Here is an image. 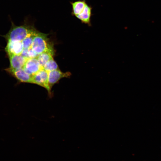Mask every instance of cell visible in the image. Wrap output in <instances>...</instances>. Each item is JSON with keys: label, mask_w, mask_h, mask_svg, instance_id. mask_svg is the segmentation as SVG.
Masks as SVG:
<instances>
[{"label": "cell", "mask_w": 161, "mask_h": 161, "mask_svg": "<svg viewBox=\"0 0 161 161\" xmlns=\"http://www.w3.org/2000/svg\"><path fill=\"white\" fill-rule=\"evenodd\" d=\"M71 73L69 72H64L59 69L48 72V85L50 89L61 78L70 77Z\"/></svg>", "instance_id": "cell-4"}, {"label": "cell", "mask_w": 161, "mask_h": 161, "mask_svg": "<svg viewBox=\"0 0 161 161\" xmlns=\"http://www.w3.org/2000/svg\"><path fill=\"white\" fill-rule=\"evenodd\" d=\"M37 31L32 26L24 24L17 26L12 22L11 28L5 37L7 41H22L27 36Z\"/></svg>", "instance_id": "cell-1"}, {"label": "cell", "mask_w": 161, "mask_h": 161, "mask_svg": "<svg viewBox=\"0 0 161 161\" xmlns=\"http://www.w3.org/2000/svg\"><path fill=\"white\" fill-rule=\"evenodd\" d=\"M38 31L32 33L27 36L21 42L24 49L31 47L33 38Z\"/></svg>", "instance_id": "cell-14"}, {"label": "cell", "mask_w": 161, "mask_h": 161, "mask_svg": "<svg viewBox=\"0 0 161 161\" xmlns=\"http://www.w3.org/2000/svg\"><path fill=\"white\" fill-rule=\"evenodd\" d=\"M23 68L26 72L31 76L43 69L37 58L27 59Z\"/></svg>", "instance_id": "cell-5"}, {"label": "cell", "mask_w": 161, "mask_h": 161, "mask_svg": "<svg viewBox=\"0 0 161 161\" xmlns=\"http://www.w3.org/2000/svg\"><path fill=\"white\" fill-rule=\"evenodd\" d=\"M48 34L38 31L34 37L31 46L38 55L47 51H54L53 46L47 37Z\"/></svg>", "instance_id": "cell-2"}, {"label": "cell", "mask_w": 161, "mask_h": 161, "mask_svg": "<svg viewBox=\"0 0 161 161\" xmlns=\"http://www.w3.org/2000/svg\"><path fill=\"white\" fill-rule=\"evenodd\" d=\"M32 83L38 85L46 89L49 96H52L51 90L48 85V72L44 69L32 76Z\"/></svg>", "instance_id": "cell-3"}, {"label": "cell", "mask_w": 161, "mask_h": 161, "mask_svg": "<svg viewBox=\"0 0 161 161\" xmlns=\"http://www.w3.org/2000/svg\"><path fill=\"white\" fill-rule=\"evenodd\" d=\"M92 7L87 3L82 13L76 17L80 20L82 23L91 26L92 25L91 18L92 15Z\"/></svg>", "instance_id": "cell-8"}, {"label": "cell", "mask_w": 161, "mask_h": 161, "mask_svg": "<svg viewBox=\"0 0 161 161\" xmlns=\"http://www.w3.org/2000/svg\"><path fill=\"white\" fill-rule=\"evenodd\" d=\"M23 49L21 41H8L5 50L9 56L20 55Z\"/></svg>", "instance_id": "cell-7"}, {"label": "cell", "mask_w": 161, "mask_h": 161, "mask_svg": "<svg viewBox=\"0 0 161 161\" xmlns=\"http://www.w3.org/2000/svg\"><path fill=\"white\" fill-rule=\"evenodd\" d=\"M6 70L20 82L32 83V76L26 72L23 67L16 69L8 68Z\"/></svg>", "instance_id": "cell-6"}, {"label": "cell", "mask_w": 161, "mask_h": 161, "mask_svg": "<svg viewBox=\"0 0 161 161\" xmlns=\"http://www.w3.org/2000/svg\"><path fill=\"white\" fill-rule=\"evenodd\" d=\"M21 55L27 59L37 58L38 55L31 48L24 49Z\"/></svg>", "instance_id": "cell-13"}, {"label": "cell", "mask_w": 161, "mask_h": 161, "mask_svg": "<svg viewBox=\"0 0 161 161\" xmlns=\"http://www.w3.org/2000/svg\"><path fill=\"white\" fill-rule=\"evenodd\" d=\"M54 53V51H47L38 55L37 58L43 68L45 64L53 58Z\"/></svg>", "instance_id": "cell-11"}, {"label": "cell", "mask_w": 161, "mask_h": 161, "mask_svg": "<svg viewBox=\"0 0 161 161\" xmlns=\"http://www.w3.org/2000/svg\"><path fill=\"white\" fill-rule=\"evenodd\" d=\"M10 62L9 68L16 69L23 68L27 59L20 55H12L9 56Z\"/></svg>", "instance_id": "cell-9"}, {"label": "cell", "mask_w": 161, "mask_h": 161, "mask_svg": "<svg viewBox=\"0 0 161 161\" xmlns=\"http://www.w3.org/2000/svg\"><path fill=\"white\" fill-rule=\"evenodd\" d=\"M72 6V15L76 17L81 13L87 4L85 0H79L74 2H71Z\"/></svg>", "instance_id": "cell-10"}, {"label": "cell", "mask_w": 161, "mask_h": 161, "mask_svg": "<svg viewBox=\"0 0 161 161\" xmlns=\"http://www.w3.org/2000/svg\"><path fill=\"white\" fill-rule=\"evenodd\" d=\"M44 69L49 72L58 69V66L53 58L51 59L44 65Z\"/></svg>", "instance_id": "cell-12"}]
</instances>
